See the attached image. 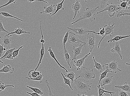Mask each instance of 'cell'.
<instances>
[{"instance_id":"obj_1","label":"cell","mask_w":130,"mask_h":96,"mask_svg":"<svg viewBox=\"0 0 130 96\" xmlns=\"http://www.w3.org/2000/svg\"><path fill=\"white\" fill-rule=\"evenodd\" d=\"M80 78H78L74 80L75 85L74 88L77 90L78 94L80 95L85 94L87 92L91 90V85L93 84L90 83H85Z\"/></svg>"},{"instance_id":"obj_2","label":"cell","mask_w":130,"mask_h":96,"mask_svg":"<svg viewBox=\"0 0 130 96\" xmlns=\"http://www.w3.org/2000/svg\"><path fill=\"white\" fill-rule=\"evenodd\" d=\"M99 8V6L91 9H90L89 8H87L86 9L84 10L83 13L77 20L72 23L71 25H73L81 20L85 19H89L90 22H93L95 19V18L94 17L95 12Z\"/></svg>"},{"instance_id":"obj_3","label":"cell","mask_w":130,"mask_h":96,"mask_svg":"<svg viewBox=\"0 0 130 96\" xmlns=\"http://www.w3.org/2000/svg\"><path fill=\"white\" fill-rule=\"evenodd\" d=\"M95 77V75L93 69L91 70L89 68L84 67L82 72L76 78L75 80L80 78L83 81L89 82Z\"/></svg>"},{"instance_id":"obj_4","label":"cell","mask_w":130,"mask_h":96,"mask_svg":"<svg viewBox=\"0 0 130 96\" xmlns=\"http://www.w3.org/2000/svg\"><path fill=\"white\" fill-rule=\"evenodd\" d=\"M107 6L106 7L100 11L98 12L97 14H98L100 13L103 12L105 11H107L110 17H111L113 16L116 13L121 10L119 4L111 3L110 5L107 4Z\"/></svg>"},{"instance_id":"obj_5","label":"cell","mask_w":130,"mask_h":96,"mask_svg":"<svg viewBox=\"0 0 130 96\" xmlns=\"http://www.w3.org/2000/svg\"><path fill=\"white\" fill-rule=\"evenodd\" d=\"M111 22H110L108 23V25H105L104 26L105 29V33L99 42L98 45V49L100 48V46L101 42L106 37H107L108 36H109L110 37H111L112 35L113 34L114 29L115 28V26H114L115 24L114 22H113L111 25Z\"/></svg>"},{"instance_id":"obj_6","label":"cell","mask_w":130,"mask_h":96,"mask_svg":"<svg viewBox=\"0 0 130 96\" xmlns=\"http://www.w3.org/2000/svg\"><path fill=\"white\" fill-rule=\"evenodd\" d=\"M67 28L73 31L75 34H78L80 36L87 35L89 33H92L95 34L100 35L99 33H96L94 31L90 30L84 28H71L67 27Z\"/></svg>"},{"instance_id":"obj_7","label":"cell","mask_w":130,"mask_h":96,"mask_svg":"<svg viewBox=\"0 0 130 96\" xmlns=\"http://www.w3.org/2000/svg\"><path fill=\"white\" fill-rule=\"evenodd\" d=\"M94 34L92 33H89L87 35V42L90 50V53L92 52L96 46L95 37Z\"/></svg>"},{"instance_id":"obj_8","label":"cell","mask_w":130,"mask_h":96,"mask_svg":"<svg viewBox=\"0 0 130 96\" xmlns=\"http://www.w3.org/2000/svg\"><path fill=\"white\" fill-rule=\"evenodd\" d=\"M68 42L74 45L80 43L86 45V43L79 39L76 34L72 32H69Z\"/></svg>"},{"instance_id":"obj_9","label":"cell","mask_w":130,"mask_h":96,"mask_svg":"<svg viewBox=\"0 0 130 96\" xmlns=\"http://www.w3.org/2000/svg\"><path fill=\"white\" fill-rule=\"evenodd\" d=\"M106 68L109 71V72L114 73H117V71H122L118 67V64L117 62L114 60L110 63L105 64Z\"/></svg>"},{"instance_id":"obj_10","label":"cell","mask_w":130,"mask_h":96,"mask_svg":"<svg viewBox=\"0 0 130 96\" xmlns=\"http://www.w3.org/2000/svg\"><path fill=\"white\" fill-rule=\"evenodd\" d=\"M91 53L90 52L82 58L74 60L73 65L74 67L77 68V71L80 70L81 67H82L84 65L85 59L88 57V56Z\"/></svg>"},{"instance_id":"obj_11","label":"cell","mask_w":130,"mask_h":96,"mask_svg":"<svg viewBox=\"0 0 130 96\" xmlns=\"http://www.w3.org/2000/svg\"><path fill=\"white\" fill-rule=\"evenodd\" d=\"M7 36L5 35L3 38L2 40V45L6 50L10 49L11 44V40L10 37H12L11 35Z\"/></svg>"},{"instance_id":"obj_12","label":"cell","mask_w":130,"mask_h":96,"mask_svg":"<svg viewBox=\"0 0 130 96\" xmlns=\"http://www.w3.org/2000/svg\"><path fill=\"white\" fill-rule=\"evenodd\" d=\"M80 1L81 0H76L75 3L72 5V9L74 12L73 20H74L77 14L80 13V10L82 7Z\"/></svg>"},{"instance_id":"obj_13","label":"cell","mask_w":130,"mask_h":96,"mask_svg":"<svg viewBox=\"0 0 130 96\" xmlns=\"http://www.w3.org/2000/svg\"><path fill=\"white\" fill-rule=\"evenodd\" d=\"M86 45L85 44H80L79 47H75L74 46H73L72 47V50H73L72 52L74 53V56L73 58L72 59V60L76 59L77 56L82 54L81 51L82 48L84 46L85 47Z\"/></svg>"},{"instance_id":"obj_14","label":"cell","mask_w":130,"mask_h":96,"mask_svg":"<svg viewBox=\"0 0 130 96\" xmlns=\"http://www.w3.org/2000/svg\"><path fill=\"white\" fill-rule=\"evenodd\" d=\"M55 6V5H53V4H51L47 7L44 6L43 7L44 11L40 12V13L41 14L43 13L49 14L51 15V16H52L53 14L55 12L56 10V9L54 8Z\"/></svg>"},{"instance_id":"obj_15","label":"cell","mask_w":130,"mask_h":96,"mask_svg":"<svg viewBox=\"0 0 130 96\" xmlns=\"http://www.w3.org/2000/svg\"><path fill=\"white\" fill-rule=\"evenodd\" d=\"M110 51L112 53H116L119 55L121 59H122V56L121 55L122 51L119 41H116L114 47Z\"/></svg>"},{"instance_id":"obj_16","label":"cell","mask_w":130,"mask_h":96,"mask_svg":"<svg viewBox=\"0 0 130 96\" xmlns=\"http://www.w3.org/2000/svg\"><path fill=\"white\" fill-rule=\"evenodd\" d=\"M98 89V93L99 96H105L103 95V94L106 95L105 93H108L110 94V96H112V94H116L115 92L106 91L104 89L103 86H101L99 84L96 86Z\"/></svg>"},{"instance_id":"obj_17","label":"cell","mask_w":130,"mask_h":96,"mask_svg":"<svg viewBox=\"0 0 130 96\" xmlns=\"http://www.w3.org/2000/svg\"><path fill=\"white\" fill-rule=\"evenodd\" d=\"M14 70V68L12 67L10 65H5L0 70V73H9L12 74L13 73Z\"/></svg>"},{"instance_id":"obj_18","label":"cell","mask_w":130,"mask_h":96,"mask_svg":"<svg viewBox=\"0 0 130 96\" xmlns=\"http://www.w3.org/2000/svg\"><path fill=\"white\" fill-rule=\"evenodd\" d=\"M24 34H30V33L29 32H27L22 28L19 27L16 28L15 31L13 32H9L8 34L6 35L7 36H9L10 35L16 34L18 35H20Z\"/></svg>"},{"instance_id":"obj_19","label":"cell","mask_w":130,"mask_h":96,"mask_svg":"<svg viewBox=\"0 0 130 96\" xmlns=\"http://www.w3.org/2000/svg\"><path fill=\"white\" fill-rule=\"evenodd\" d=\"M113 76H107L102 79V81L100 85L101 86H104L106 85L111 84L113 80Z\"/></svg>"},{"instance_id":"obj_20","label":"cell","mask_w":130,"mask_h":96,"mask_svg":"<svg viewBox=\"0 0 130 96\" xmlns=\"http://www.w3.org/2000/svg\"><path fill=\"white\" fill-rule=\"evenodd\" d=\"M48 51L49 52L51 56L52 57L54 60H55V61L57 63V64L59 65L60 68L63 69L64 70H65L66 73H68V70L66 69L64 67H63V66L60 65L59 61H57V60L56 57L55 55L54 54L52 50V49H51V46H50L49 47V49L48 50Z\"/></svg>"},{"instance_id":"obj_21","label":"cell","mask_w":130,"mask_h":96,"mask_svg":"<svg viewBox=\"0 0 130 96\" xmlns=\"http://www.w3.org/2000/svg\"><path fill=\"white\" fill-rule=\"evenodd\" d=\"M115 87L116 88L121 89L122 90L127 92L128 93L130 92V86L128 84L127 82H125L123 85H116Z\"/></svg>"},{"instance_id":"obj_22","label":"cell","mask_w":130,"mask_h":96,"mask_svg":"<svg viewBox=\"0 0 130 96\" xmlns=\"http://www.w3.org/2000/svg\"><path fill=\"white\" fill-rule=\"evenodd\" d=\"M119 4L121 10L129 9L130 10V0H125V1H121Z\"/></svg>"},{"instance_id":"obj_23","label":"cell","mask_w":130,"mask_h":96,"mask_svg":"<svg viewBox=\"0 0 130 96\" xmlns=\"http://www.w3.org/2000/svg\"><path fill=\"white\" fill-rule=\"evenodd\" d=\"M64 47V58L67 64L69 66V68L71 69L72 67L70 64V62L71 60V58L66 47V46H63Z\"/></svg>"},{"instance_id":"obj_24","label":"cell","mask_w":130,"mask_h":96,"mask_svg":"<svg viewBox=\"0 0 130 96\" xmlns=\"http://www.w3.org/2000/svg\"><path fill=\"white\" fill-rule=\"evenodd\" d=\"M95 56H93V59L94 62V65L93 67L95 68L99 71L101 73L104 68L105 66L102 65L100 63L96 61L95 59Z\"/></svg>"},{"instance_id":"obj_25","label":"cell","mask_w":130,"mask_h":96,"mask_svg":"<svg viewBox=\"0 0 130 96\" xmlns=\"http://www.w3.org/2000/svg\"><path fill=\"white\" fill-rule=\"evenodd\" d=\"M130 37V36L129 35L126 36H115L113 38H111L108 40L107 41V43L112 42H115V41H119L120 40H122L123 39L129 37Z\"/></svg>"},{"instance_id":"obj_26","label":"cell","mask_w":130,"mask_h":96,"mask_svg":"<svg viewBox=\"0 0 130 96\" xmlns=\"http://www.w3.org/2000/svg\"><path fill=\"white\" fill-rule=\"evenodd\" d=\"M40 71H35L34 70L30 71L28 72V75L30 78H35L41 74Z\"/></svg>"},{"instance_id":"obj_27","label":"cell","mask_w":130,"mask_h":96,"mask_svg":"<svg viewBox=\"0 0 130 96\" xmlns=\"http://www.w3.org/2000/svg\"><path fill=\"white\" fill-rule=\"evenodd\" d=\"M64 1L65 0H62V1L61 2L58 3V4H57L56 5L57 8L56 11L53 14L52 16L56 14L57 13V12L59 11L61 9L63 10H64V8L63 7V3L64 2Z\"/></svg>"},{"instance_id":"obj_28","label":"cell","mask_w":130,"mask_h":96,"mask_svg":"<svg viewBox=\"0 0 130 96\" xmlns=\"http://www.w3.org/2000/svg\"><path fill=\"white\" fill-rule=\"evenodd\" d=\"M63 75L65 77L68 78L70 80L72 83H74L75 74L74 72H71L67 74H64Z\"/></svg>"},{"instance_id":"obj_29","label":"cell","mask_w":130,"mask_h":96,"mask_svg":"<svg viewBox=\"0 0 130 96\" xmlns=\"http://www.w3.org/2000/svg\"><path fill=\"white\" fill-rule=\"evenodd\" d=\"M26 87L27 88L31 89L34 92L37 93L39 95H42L44 94V92L42 91L41 89L34 88L28 86H26Z\"/></svg>"},{"instance_id":"obj_30","label":"cell","mask_w":130,"mask_h":96,"mask_svg":"<svg viewBox=\"0 0 130 96\" xmlns=\"http://www.w3.org/2000/svg\"><path fill=\"white\" fill-rule=\"evenodd\" d=\"M0 15L6 17L13 18L15 19L18 20L20 21L21 22H23V20L18 18L17 17L12 15L7 12L0 11Z\"/></svg>"},{"instance_id":"obj_31","label":"cell","mask_w":130,"mask_h":96,"mask_svg":"<svg viewBox=\"0 0 130 96\" xmlns=\"http://www.w3.org/2000/svg\"><path fill=\"white\" fill-rule=\"evenodd\" d=\"M10 87L14 88V86L13 85H6L4 83L0 81V92L4 91L7 88Z\"/></svg>"},{"instance_id":"obj_32","label":"cell","mask_w":130,"mask_h":96,"mask_svg":"<svg viewBox=\"0 0 130 96\" xmlns=\"http://www.w3.org/2000/svg\"><path fill=\"white\" fill-rule=\"evenodd\" d=\"M44 74H41L40 75L38 76L37 77L33 78H30L25 77L26 78L28 79L29 80H32L34 81H38L40 82V83H41L42 82V79L44 77Z\"/></svg>"},{"instance_id":"obj_33","label":"cell","mask_w":130,"mask_h":96,"mask_svg":"<svg viewBox=\"0 0 130 96\" xmlns=\"http://www.w3.org/2000/svg\"><path fill=\"white\" fill-rule=\"evenodd\" d=\"M61 74L63 79V81L64 82V84L65 85H68L72 90H73V89L72 88L71 84V81L69 79L66 78L62 73L61 72Z\"/></svg>"},{"instance_id":"obj_34","label":"cell","mask_w":130,"mask_h":96,"mask_svg":"<svg viewBox=\"0 0 130 96\" xmlns=\"http://www.w3.org/2000/svg\"><path fill=\"white\" fill-rule=\"evenodd\" d=\"M108 72H109V71L108 70V69L106 68V69L102 73H101L100 74V78L99 81L98 85L100 84L101 80L107 76V74Z\"/></svg>"},{"instance_id":"obj_35","label":"cell","mask_w":130,"mask_h":96,"mask_svg":"<svg viewBox=\"0 0 130 96\" xmlns=\"http://www.w3.org/2000/svg\"><path fill=\"white\" fill-rule=\"evenodd\" d=\"M23 47V46H21L19 48V49L14 50L12 53V57L13 58L18 57V55H19V53L20 50L21 49H22Z\"/></svg>"},{"instance_id":"obj_36","label":"cell","mask_w":130,"mask_h":96,"mask_svg":"<svg viewBox=\"0 0 130 96\" xmlns=\"http://www.w3.org/2000/svg\"><path fill=\"white\" fill-rule=\"evenodd\" d=\"M110 1V0H100L99 3L100 4L101 8H104L105 6L108 4Z\"/></svg>"},{"instance_id":"obj_37","label":"cell","mask_w":130,"mask_h":96,"mask_svg":"<svg viewBox=\"0 0 130 96\" xmlns=\"http://www.w3.org/2000/svg\"><path fill=\"white\" fill-rule=\"evenodd\" d=\"M16 50V49H15V48L14 47L12 48V49H10L6 50V52L5 54L2 57H1L0 59H2L3 58H4L5 56H6L10 54L11 53H12L14 50Z\"/></svg>"},{"instance_id":"obj_38","label":"cell","mask_w":130,"mask_h":96,"mask_svg":"<svg viewBox=\"0 0 130 96\" xmlns=\"http://www.w3.org/2000/svg\"><path fill=\"white\" fill-rule=\"evenodd\" d=\"M69 33V31H68L67 33H66L63 39V46H66V43L68 42Z\"/></svg>"},{"instance_id":"obj_39","label":"cell","mask_w":130,"mask_h":96,"mask_svg":"<svg viewBox=\"0 0 130 96\" xmlns=\"http://www.w3.org/2000/svg\"><path fill=\"white\" fill-rule=\"evenodd\" d=\"M126 15H129L130 13H127L124 12L123 11H118L117 12V18H119L122 16H124Z\"/></svg>"},{"instance_id":"obj_40","label":"cell","mask_w":130,"mask_h":96,"mask_svg":"<svg viewBox=\"0 0 130 96\" xmlns=\"http://www.w3.org/2000/svg\"><path fill=\"white\" fill-rule=\"evenodd\" d=\"M17 0H9L7 4L0 6V8L7 6L8 5H9L11 3L15 4L16 3Z\"/></svg>"},{"instance_id":"obj_41","label":"cell","mask_w":130,"mask_h":96,"mask_svg":"<svg viewBox=\"0 0 130 96\" xmlns=\"http://www.w3.org/2000/svg\"><path fill=\"white\" fill-rule=\"evenodd\" d=\"M45 83H46V84L47 87L49 89V96H55V95H53L52 93V91H51L50 86V84L47 82V80H45Z\"/></svg>"},{"instance_id":"obj_42","label":"cell","mask_w":130,"mask_h":96,"mask_svg":"<svg viewBox=\"0 0 130 96\" xmlns=\"http://www.w3.org/2000/svg\"><path fill=\"white\" fill-rule=\"evenodd\" d=\"M0 32L4 33L6 32L8 34L9 33L5 29L1 21H0Z\"/></svg>"},{"instance_id":"obj_43","label":"cell","mask_w":130,"mask_h":96,"mask_svg":"<svg viewBox=\"0 0 130 96\" xmlns=\"http://www.w3.org/2000/svg\"><path fill=\"white\" fill-rule=\"evenodd\" d=\"M119 96H129L128 95L127 93L122 90L119 91Z\"/></svg>"},{"instance_id":"obj_44","label":"cell","mask_w":130,"mask_h":96,"mask_svg":"<svg viewBox=\"0 0 130 96\" xmlns=\"http://www.w3.org/2000/svg\"><path fill=\"white\" fill-rule=\"evenodd\" d=\"M99 33L100 35L103 36L105 33V29L104 26L100 28V31Z\"/></svg>"},{"instance_id":"obj_45","label":"cell","mask_w":130,"mask_h":96,"mask_svg":"<svg viewBox=\"0 0 130 96\" xmlns=\"http://www.w3.org/2000/svg\"><path fill=\"white\" fill-rule=\"evenodd\" d=\"M14 58H13L12 55V53L10 54L9 55H8L5 56L4 58H3L2 59H8V60H11L13 59Z\"/></svg>"},{"instance_id":"obj_46","label":"cell","mask_w":130,"mask_h":96,"mask_svg":"<svg viewBox=\"0 0 130 96\" xmlns=\"http://www.w3.org/2000/svg\"><path fill=\"white\" fill-rule=\"evenodd\" d=\"M28 1L30 4L32 2H34L35 1L42 2L46 3L47 4H48V3L46 1H43V0H28Z\"/></svg>"},{"instance_id":"obj_47","label":"cell","mask_w":130,"mask_h":96,"mask_svg":"<svg viewBox=\"0 0 130 96\" xmlns=\"http://www.w3.org/2000/svg\"><path fill=\"white\" fill-rule=\"evenodd\" d=\"M4 48L3 46L0 44V58H1V56L4 52Z\"/></svg>"},{"instance_id":"obj_48","label":"cell","mask_w":130,"mask_h":96,"mask_svg":"<svg viewBox=\"0 0 130 96\" xmlns=\"http://www.w3.org/2000/svg\"><path fill=\"white\" fill-rule=\"evenodd\" d=\"M26 93L29 94L31 96H42L35 92L31 93L28 92H27Z\"/></svg>"},{"instance_id":"obj_49","label":"cell","mask_w":130,"mask_h":96,"mask_svg":"<svg viewBox=\"0 0 130 96\" xmlns=\"http://www.w3.org/2000/svg\"><path fill=\"white\" fill-rule=\"evenodd\" d=\"M77 96H95V95H92V96H88V95H85V94L80 95V94H77Z\"/></svg>"},{"instance_id":"obj_50","label":"cell","mask_w":130,"mask_h":96,"mask_svg":"<svg viewBox=\"0 0 130 96\" xmlns=\"http://www.w3.org/2000/svg\"><path fill=\"white\" fill-rule=\"evenodd\" d=\"M0 62L2 64H3L4 62L2 61L1 60V59H0Z\"/></svg>"},{"instance_id":"obj_51","label":"cell","mask_w":130,"mask_h":96,"mask_svg":"<svg viewBox=\"0 0 130 96\" xmlns=\"http://www.w3.org/2000/svg\"><path fill=\"white\" fill-rule=\"evenodd\" d=\"M125 1V0H118V1L119 2H120V1Z\"/></svg>"},{"instance_id":"obj_52","label":"cell","mask_w":130,"mask_h":96,"mask_svg":"<svg viewBox=\"0 0 130 96\" xmlns=\"http://www.w3.org/2000/svg\"><path fill=\"white\" fill-rule=\"evenodd\" d=\"M126 65H130V64L129 63H126Z\"/></svg>"},{"instance_id":"obj_53","label":"cell","mask_w":130,"mask_h":96,"mask_svg":"<svg viewBox=\"0 0 130 96\" xmlns=\"http://www.w3.org/2000/svg\"><path fill=\"white\" fill-rule=\"evenodd\" d=\"M84 1L85 2H87V0H84Z\"/></svg>"},{"instance_id":"obj_54","label":"cell","mask_w":130,"mask_h":96,"mask_svg":"<svg viewBox=\"0 0 130 96\" xmlns=\"http://www.w3.org/2000/svg\"><path fill=\"white\" fill-rule=\"evenodd\" d=\"M2 37L1 36H0V38H1Z\"/></svg>"}]
</instances>
